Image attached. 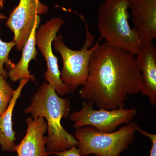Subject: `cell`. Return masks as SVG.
<instances>
[{
  "label": "cell",
  "mask_w": 156,
  "mask_h": 156,
  "mask_svg": "<svg viewBox=\"0 0 156 156\" xmlns=\"http://www.w3.org/2000/svg\"><path fill=\"white\" fill-rule=\"evenodd\" d=\"M142 90L140 73L134 55L105 43L92 54L80 96L100 108H125L131 95Z\"/></svg>",
  "instance_id": "1"
},
{
  "label": "cell",
  "mask_w": 156,
  "mask_h": 156,
  "mask_svg": "<svg viewBox=\"0 0 156 156\" xmlns=\"http://www.w3.org/2000/svg\"><path fill=\"white\" fill-rule=\"evenodd\" d=\"M81 18L86 26V34L83 46L80 50H73L67 47L60 34L56 36L53 41L54 49L60 54L62 60L60 80L70 93H73L79 86H83L86 83L89 74L90 59L101 40L100 38L91 48L95 37L90 33L83 17Z\"/></svg>",
  "instance_id": "5"
},
{
  "label": "cell",
  "mask_w": 156,
  "mask_h": 156,
  "mask_svg": "<svg viewBox=\"0 0 156 156\" xmlns=\"http://www.w3.org/2000/svg\"><path fill=\"white\" fill-rule=\"evenodd\" d=\"M4 0H0V21L8 19V17L1 12L4 7Z\"/></svg>",
  "instance_id": "18"
},
{
  "label": "cell",
  "mask_w": 156,
  "mask_h": 156,
  "mask_svg": "<svg viewBox=\"0 0 156 156\" xmlns=\"http://www.w3.org/2000/svg\"><path fill=\"white\" fill-rule=\"evenodd\" d=\"M70 107V101L59 97L54 88L46 82L35 93L30 105L24 111L33 119L41 117L46 120L48 132L46 149L51 154L77 146L75 137L61 124L62 118L66 119L69 117Z\"/></svg>",
  "instance_id": "2"
},
{
  "label": "cell",
  "mask_w": 156,
  "mask_h": 156,
  "mask_svg": "<svg viewBox=\"0 0 156 156\" xmlns=\"http://www.w3.org/2000/svg\"><path fill=\"white\" fill-rule=\"evenodd\" d=\"M26 122V134L15 148L17 156H50L51 154L46 147L47 137L44 134L48 131V124L44 118L30 117Z\"/></svg>",
  "instance_id": "9"
},
{
  "label": "cell",
  "mask_w": 156,
  "mask_h": 156,
  "mask_svg": "<svg viewBox=\"0 0 156 156\" xmlns=\"http://www.w3.org/2000/svg\"><path fill=\"white\" fill-rule=\"evenodd\" d=\"M52 154L56 156H81L77 146L73 147L67 150L53 153ZM94 156H100L94 155Z\"/></svg>",
  "instance_id": "17"
},
{
  "label": "cell",
  "mask_w": 156,
  "mask_h": 156,
  "mask_svg": "<svg viewBox=\"0 0 156 156\" xmlns=\"http://www.w3.org/2000/svg\"><path fill=\"white\" fill-rule=\"evenodd\" d=\"M134 28L143 44L156 38V0H128Z\"/></svg>",
  "instance_id": "10"
},
{
  "label": "cell",
  "mask_w": 156,
  "mask_h": 156,
  "mask_svg": "<svg viewBox=\"0 0 156 156\" xmlns=\"http://www.w3.org/2000/svg\"><path fill=\"white\" fill-rule=\"evenodd\" d=\"M64 22L61 17H53L41 25L35 35L36 45L47 62V70L44 74L46 80L61 96L67 95L69 92L60 80L58 58L53 54L52 44Z\"/></svg>",
  "instance_id": "7"
},
{
  "label": "cell",
  "mask_w": 156,
  "mask_h": 156,
  "mask_svg": "<svg viewBox=\"0 0 156 156\" xmlns=\"http://www.w3.org/2000/svg\"><path fill=\"white\" fill-rule=\"evenodd\" d=\"M1 27L0 26V75L5 79L8 76V73L4 69V64L9 69L13 68L15 64L9 58V55L11 50L16 46L15 42L12 41L9 42L3 41L1 38Z\"/></svg>",
  "instance_id": "14"
},
{
  "label": "cell",
  "mask_w": 156,
  "mask_h": 156,
  "mask_svg": "<svg viewBox=\"0 0 156 156\" xmlns=\"http://www.w3.org/2000/svg\"><path fill=\"white\" fill-rule=\"evenodd\" d=\"M82 104L80 110L69 115L70 120L74 123L73 126L76 129L90 126L101 132H113L121 125L132 122L137 113L135 108L95 110L93 104L85 100Z\"/></svg>",
  "instance_id": "6"
},
{
  "label": "cell",
  "mask_w": 156,
  "mask_h": 156,
  "mask_svg": "<svg viewBox=\"0 0 156 156\" xmlns=\"http://www.w3.org/2000/svg\"><path fill=\"white\" fill-rule=\"evenodd\" d=\"M138 132H140L144 136L148 137L152 142L151 149L150 150V156H156V134L148 133L139 127Z\"/></svg>",
  "instance_id": "16"
},
{
  "label": "cell",
  "mask_w": 156,
  "mask_h": 156,
  "mask_svg": "<svg viewBox=\"0 0 156 156\" xmlns=\"http://www.w3.org/2000/svg\"><path fill=\"white\" fill-rule=\"evenodd\" d=\"M30 80L27 78L20 80L19 86L14 90L13 97L8 108L3 115L0 116V146L3 151H15L16 138L12 124L13 111L23 89Z\"/></svg>",
  "instance_id": "13"
},
{
  "label": "cell",
  "mask_w": 156,
  "mask_h": 156,
  "mask_svg": "<svg viewBox=\"0 0 156 156\" xmlns=\"http://www.w3.org/2000/svg\"><path fill=\"white\" fill-rule=\"evenodd\" d=\"M40 22L41 16L39 15L37 17L30 35L23 47L22 50V56L19 61L15 64L13 68L9 69L8 77L12 82H16L26 78L35 82L34 76L30 74V72L29 70V65L32 60L36 58L37 55L35 35Z\"/></svg>",
  "instance_id": "12"
},
{
  "label": "cell",
  "mask_w": 156,
  "mask_h": 156,
  "mask_svg": "<svg viewBox=\"0 0 156 156\" xmlns=\"http://www.w3.org/2000/svg\"><path fill=\"white\" fill-rule=\"evenodd\" d=\"M128 0H105L97 11L100 38L113 47L136 55L143 44L129 23Z\"/></svg>",
  "instance_id": "3"
},
{
  "label": "cell",
  "mask_w": 156,
  "mask_h": 156,
  "mask_svg": "<svg viewBox=\"0 0 156 156\" xmlns=\"http://www.w3.org/2000/svg\"><path fill=\"white\" fill-rule=\"evenodd\" d=\"M136 64L140 73L142 90L151 104L156 103V48L152 43L144 44L136 55Z\"/></svg>",
  "instance_id": "11"
},
{
  "label": "cell",
  "mask_w": 156,
  "mask_h": 156,
  "mask_svg": "<svg viewBox=\"0 0 156 156\" xmlns=\"http://www.w3.org/2000/svg\"><path fill=\"white\" fill-rule=\"evenodd\" d=\"M14 90L6 82V79L0 75V116L8 108Z\"/></svg>",
  "instance_id": "15"
},
{
  "label": "cell",
  "mask_w": 156,
  "mask_h": 156,
  "mask_svg": "<svg viewBox=\"0 0 156 156\" xmlns=\"http://www.w3.org/2000/svg\"><path fill=\"white\" fill-rule=\"evenodd\" d=\"M139 127L132 121L117 131L104 132L86 126L76 129L74 136L81 156H119L134 142Z\"/></svg>",
  "instance_id": "4"
},
{
  "label": "cell",
  "mask_w": 156,
  "mask_h": 156,
  "mask_svg": "<svg viewBox=\"0 0 156 156\" xmlns=\"http://www.w3.org/2000/svg\"><path fill=\"white\" fill-rule=\"evenodd\" d=\"M48 9L40 0H19L18 5L11 11L6 25L14 33L13 41L18 51L23 49L37 16L47 14Z\"/></svg>",
  "instance_id": "8"
}]
</instances>
